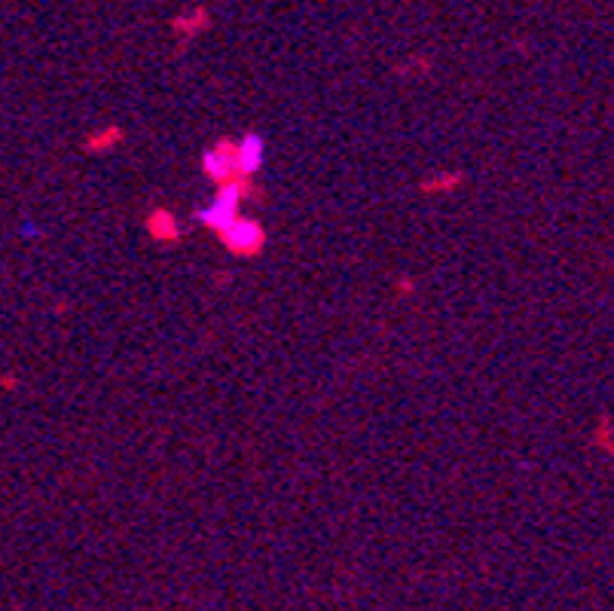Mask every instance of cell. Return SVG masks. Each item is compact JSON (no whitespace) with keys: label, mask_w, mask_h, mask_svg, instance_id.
Wrapping results in <instances>:
<instances>
[{"label":"cell","mask_w":614,"mask_h":611,"mask_svg":"<svg viewBox=\"0 0 614 611\" xmlns=\"http://www.w3.org/2000/svg\"><path fill=\"white\" fill-rule=\"evenodd\" d=\"M223 244L230 248L232 254H239V258H257L260 251H263V244H266V232L260 227L257 220H245V218H235L230 227H223L218 232Z\"/></svg>","instance_id":"1"},{"label":"cell","mask_w":614,"mask_h":611,"mask_svg":"<svg viewBox=\"0 0 614 611\" xmlns=\"http://www.w3.org/2000/svg\"><path fill=\"white\" fill-rule=\"evenodd\" d=\"M239 205H242V193H239L235 177H232L230 184H220V190L218 196H215L211 208H205L199 218H202L205 227H211L215 232H220L223 227H230L232 220L239 218Z\"/></svg>","instance_id":"2"},{"label":"cell","mask_w":614,"mask_h":611,"mask_svg":"<svg viewBox=\"0 0 614 611\" xmlns=\"http://www.w3.org/2000/svg\"><path fill=\"white\" fill-rule=\"evenodd\" d=\"M202 168L205 175L211 177L215 184H230L232 177H242L235 172V144L227 141V138L218 141V144L202 156Z\"/></svg>","instance_id":"3"},{"label":"cell","mask_w":614,"mask_h":611,"mask_svg":"<svg viewBox=\"0 0 614 611\" xmlns=\"http://www.w3.org/2000/svg\"><path fill=\"white\" fill-rule=\"evenodd\" d=\"M263 165V138L248 132L239 144H235V172L242 177H254Z\"/></svg>","instance_id":"4"},{"label":"cell","mask_w":614,"mask_h":611,"mask_svg":"<svg viewBox=\"0 0 614 611\" xmlns=\"http://www.w3.org/2000/svg\"><path fill=\"white\" fill-rule=\"evenodd\" d=\"M147 232H151L156 242L172 244L180 239V223L168 208H153L151 215H147Z\"/></svg>","instance_id":"5"},{"label":"cell","mask_w":614,"mask_h":611,"mask_svg":"<svg viewBox=\"0 0 614 611\" xmlns=\"http://www.w3.org/2000/svg\"><path fill=\"white\" fill-rule=\"evenodd\" d=\"M123 141V129L120 126H110V129H98L92 135L86 138V150L89 153H108L110 148H117Z\"/></svg>","instance_id":"6"},{"label":"cell","mask_w":614,"mask_h":611,"mask_svg":"<svg viewBox=\"0 0 614 611\" xmlns=\"http://www.w3.org/2000/svg\"><path fill=\"white\" fill-rule=\"evenodd\" d=\"M462 184V175H456V172H443V175H435V177H428V181H423V193H450V190H456Z\"/></svg>","instance_id":"7"}]
</instances>
